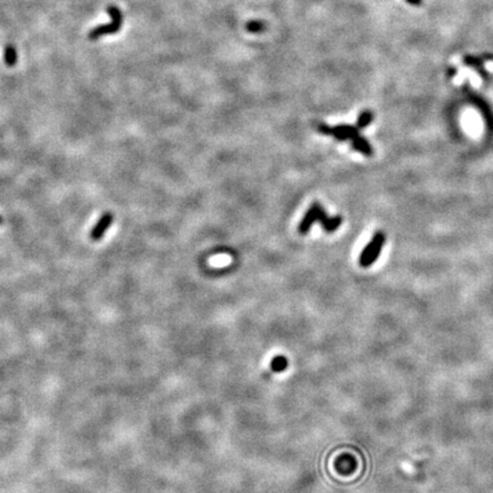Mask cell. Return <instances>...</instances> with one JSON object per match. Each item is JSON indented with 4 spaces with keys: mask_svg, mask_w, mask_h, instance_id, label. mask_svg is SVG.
<instances>
[{
    "mask_svg": "<svg viewBox=\"0 0 493 493\" xmlns=\"http://www.w3.org/2000/svg\"><path fill=\"white\" fill-rule=\"evenodd\" d=\"M106 12L111 16L112 21L106 24H101V26H97L91 30L88 33V38L91 40H97V39L105 36V34H114L120 31L123 22V16L120 9L114 6V5H111V6L108 7Z\"/></svg>",
    "mask_w": 493,
    "mask_h": 493,
    "instance_id": "6da1fadb",
    "label": "cell"
},
{
    "mask_svg": "<svg viewBox=\"0 0 493 493\" xmlns=\"http://www.w3.org/2000/svg\"><path fill=\"white\" fill-rule=\"evenodd\" d=\"M385 242H386L385 233L378 231L373 234L371 241L368 243L367 247L363 249L361 252L360 260H358L360 265L362 267H370L372 264L378 260V257H379L381 249L383 245H385Z\"/></svg>",
    "mask_w": 493,
    "mask_h": 493,
    "instance_id": "7a4b0ae2",
    "label": "cell"
},
{
    "mask_svg": "<svg viewBox=\"0 0 493 493\" xmlns=\"http://www.w3.org/2000/svg\"><path fill=\"white\" fill-rule=\"evenodd\" d=\"M327 218L328 213L326 209L323 208L320 202H314L310 207V209H308L305 216L303 217L299 225H298V232H299L302 235H305V234L311 231L312 226L314 225L316 222L322 224Z\"/></svg>",
    "mask_w": 493,
    "mask_h": 493,
    "instance_id": "3957f363",
    "label": "cell"
},
{
    "mask_svg": "<svg viewBox=\"0 0 493 493\" xmlns=\"http://www.w3.org/2000/svg\"><path fill=\"white\" fill-rule=\"evenodd\" d=\"M358 131L360 129L356 126H352V124H339V126L332 127L331 135L339 142H345L348 139L352 141L353 138L358 136Z\"/></svg>",
    "mask_w": 493,
    "mask_h": 493,
    "instance_id": "277c9868",
    "label": "cell"
},
{
    "mask_svg": "<svg viewBox=\"0 0 493 493\" xmlns=\"http://www.w3.org/2000/svg\"><path fill=\"white\" fill-rule=\"evenodd\" d=\"M113 223V215L111 212H105L103 213L102 217L99 218V221L97 224L94 226L93 231L91 232V238L94 241H98L103 238L104 233L106 232L108 228L112 225Z\"/></svg>",
    "mask_w": 493,
    "mask_h": 493,
    "instance_id": "5b68a950",
    "label": "cell"
},
{
    "mask_svg": "<svg viewBox=\"0 0 493 493\" xmlns=\"http://www.w3.org/2000/svg\"><path fill=\"white\" fill-rule=\"evenodd\" d=\"M462 62L466 67H469L471 69H475L483 78H487V72L484 69V59L482 56H471V55H466L462 58Z\"/></svg>",
    "mask_w": 493,
    "mask_h": 493,
    "instance_id": "8992f818",
    "label": "cell"
},
{
    "mask_svg": "<svg viewBox=\"0 0 493 493\" xmlns=\"http://www.w3.org/2000/svg\"><path fill=\"white\" fill-rule=\"evenodd\" d=\"M352 147L353 150L362 153L363 156L366 157H371L373 154V148L371 146V144L369 143V141L360 135L352 139Z\"/></svg>",
    "mask_w": 493,
    "mask_h": 493,
    "instance_id": "52a82bcc",
    "label": "cell"
},
{
    "mask_svg": "<svg viewBox=\"0 0 493 493\" xmlns=\"http://www.w3.org/2000/svg\"><path fill=\"white\" fill-rule=\"evenodd\" d=\"M341 224H342V217L341 216H339V215L332 216V217L328 216L326 221L322 223V227L327 233H333L340 227Z\"/></svg>",
    "mask_w": 493,
    "mask_h": 493,
    "instance_id": "ba28073f",
    "label": "cell"
},
{
    "mask_svg": "<svg viewBox=\"0 0 493 493\" xmlns=\"http://www.w3.org/2000/svg\"><path fill=\"white\" fill-rule=\"evenodd\" d=\"M4 59L7 67H14L17 63V52L14 45H6L4 49Z\"/></svg>",
    "mask_w": 493,
    "mask_h": 493,
    "instance_id": "9c48e42d",
    "label": "cell"
},
{
    "mask_svg": "<svg viewBox=\"0 0 493 493\" xmlns=\"http://www.w3.org/2000/svg\"><path fill=\"white\" fill-rule=\"evenodd\" d=\"M372 120H373V113L370 111V110H366V111H363L360 116H358L355 126L358 129H365L369 126V124L372 122Z\"/></svg>",
    "mask_w": 493,
    "mask_h": 493,
    "instance_id": "30bf717a",
    "label": "cell"
},
{
    "mask_svg": "<svg viewBox=\"0 0 493 493\" xmlns=\"http://www.w3.org/2000/svg\"><path fill=\"white\" fill-rule=\"evenodd\" d=\"M264 29H265V24H264L262 21H250L247 24V30L249 32H252V33L262 32L264 31Z\"/></svg>",
    "mask_w": 493,
    "mask_h": 493,
    "instance_id": "8fae6325",
    "label": "cell"
},
{
    "mask_svg": "<svg viewBox=\"0 0 493 493\" xmlns=\"http://www.w3.org/2000/svg\"><path fill=\"white\" fill-rule=\"evenodd\" d=\"M286 367H287V361H286L285 357L277 356L272 361V369L273 370L281 371L283 369H286Z\"/></svg>",
    "mask_w": 493,
    "mask_h": 493,
    "instance_id": "7c38bea8",
    "label": "cell"
},
{
    "mask_svg": "<svg viewBox=\"0 0 493 493\" xmlns=\"http://www.w3.org/2000/svg\"><path fill=\"white\" fill-rule=\"evenodd\" d=\"M317 131L320 132L321 134H323V135H331L332 127H330L327 123H320L317 126Z\"/></svg>",
    "mask_w": 493,
    "mask_h": 493,
    "instance_id": "4fadbf2b",
    "label": "cell"
},
{
    "mask_svg": "<svg viewBox=\"0 0 493 493\" xmlns=\"http://www.w3.org/2000/svg\"><path fill=\"white\" fill-rule=\"evenodd\" d=\"M406 3H409L412 6H420L422 4V0H406Z\"/></svg>",
    "mask_w": 493,
    "mask_h": 493,
    "instance_id": "5bb4252c",
    "label": "cell"
},
{
    "mask_svg": "<svg viewBox=\"0 0 493 493\" xmlns=\"http://www.w3.org/2000/svg\"><path fill=\"white\" fill-rule=\"evenodd\" d=\"M3 223H4V219H3V217H2V216H0V225H2Z\"/></svg>",
    "mask_w": 493,
    "mask_h": 493,
    "instance_id": "9a60e30c",
    "label": "cell"
}]
</instances>
